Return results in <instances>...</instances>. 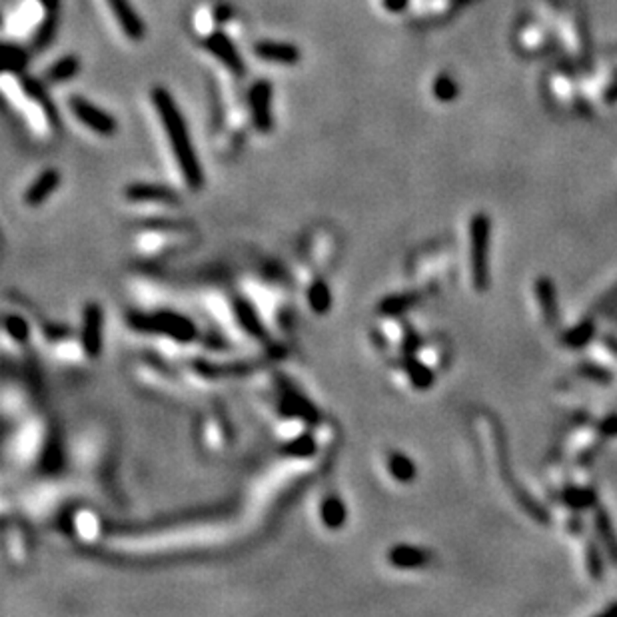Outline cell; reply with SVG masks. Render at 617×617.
<instances>
[{
  "label": "cell",
  "instance_id": "5",
  "mask_svg": "<svg viewBox=\"0 0 617 617\" xmlns=\"http://www.w3.org/2000/svg\"><path fill=\"white\" fill-rule=\"evenodd\" d=\"M594 527H596L597 542L602 544V547L607 553V560H610V563H613V566L617 568V532H615L610 511L602 506H597L594 510Z\"/></svg>",
  "mask_w": 617,
  "mask_h": 617
},
{
  "label": "cell",
  "instance_id": "19",
  "mask_svg": "<svg viewBox=\"0 0 617 617\" xmlns=\"http://www.w3.org/2000/svg\"><path fill=\"white\" fill-rule=\"evenodd\" d=\"M599 436L604 438H617V414H610L597 424Z\"/></svg>",
  "mask_w": 617,
  "mask_h": 617
},
{
  "label": "cell",
  "instance_id": "21",
  "mask_svg": "<svg viewBox=\"0 0 617 617\" xmlns=\"http://www.w3.org/2000/svg\"><path fill=\"white\" fill-rule=\"evenodd\" d=\"M604 344H605L607 350H610V352L615 356V358H617V338H615V336H605V338H604Z\"/></svg>",
  "mask_w": 617,
  "mask_h": 617
},
{
  "label": "cell",
  "instance_id": "15",
  "mask_svg": "<svg viewBox=\"0 0 617 617\" xmlns=\"http://www.w3.org/2000/svg\"><path fill=\"white\" fill-rule=\"evenodd\" d=\"M210 48L216 52V55H219L222 60H226V63H228V66L232 68V71H244V68H242V63H240V58L236 56V52H234V48H232V45H230V42L228 40H226V39H222V37H214L212 40H210Z\"/></svg>",
  "mask_w": 617,
  "mask_h": 617
},
{
  "label": "cell",
  "instance_id": "18",
  "mask_svg": "<svg viewBox=\"0 0 617 617\" xmlns=\"http://www.w3.org/2000/svg\"><path fill=\"white\" fill-rule=\"evenodd\" d=\"M266 102H268V89L262 84L254 89V99H252V104H254V116L258 120V124H266Z\"/></svg>",
  "mask_w": 617,
  "mask_h": 617
},
{
  "label": "cell",
  "instance_id": "17",
  "mask_svg": "<svg viewBox=\"0 0 617 617\" xmlns=\"http://www.w3.org/2000/svg\"><path fill=\"white\" fill-rule=\"evenodd\" d=\"M76 68H78V63L74 58H63L60 63H56L55 66L50 68V73H48V78L50 81H66V78H71L74 73H76Z\"/></svg>",
  "mask_w": 617,
  "mask_h": 617
},
{
  "label": "cell",
  "instance_id": "1",
  "mask_svg": "<svg viewBox=\"0 0 617 617\" xmlns=\"http://www.w3.org/2000/svg\"><path fill=\"white\" fill-rule=\"evenodd\" d=\"M152 100H154L156 112H159L162 118L164 130H167L168 142L172 146L174 156H176V160L180 164L182 174H184L188 184H193L194 188L200 186V182H202V174H200L194 149H193V144H190L184 118H182L176 104H174L170 94L164 89H154Z\"/></svg>",
  "mask_w": 617,
  "mask_h": 617
},
{
  "label": "cell",
  "instance_id": "11",
  "mask_svg": "<svg viewBox=\"0 0 617 617\" xmlns=\"http://www.w3.org/2000/svg\"><path fill=\"white\" fill-rule=\"evenodd\" d=\"M607 561L610 560H607V553L602 547V544L589 540L586 544V570L589 573V578L597 581L604 579Z\"/></svg>",
  "mask_w": 617,
  "mask_h": 617
},
{
  "label": "cell",
  "instance_id": "13",
  "mask_svg": "<svg viewBox=\"0 0 617 617\" xmlns=\"http://www.w3.org/2000/svg\"><path fill=\"white\" fill-rule=\"evenodd\" d=\"M578 372L584 376L586 380L589 381H594V384H599V386H610L613 384V372L612 370H607L604 366H599V364H594V362H584V364H579V368Z\"/></svg>",
  "mask_w": 617,
  "mask_h": 617
},
{
  "label": "cell",
  "instance_id": "14",
  "mask_svg": "<svg viewBox=\"0 0 617 617\" xmlns=\"http://www.w3.org/2000/svg\"><path fill=\"white\" fill-rule=\"evenodd\" d=\"M390 472L399 482H412L416 477V466L407 456L392 454V458H390Z\"/></svg>",
  "mask_w": 617,
  "mask_h": 617
},
{
  "label": "cell",
  "instance_id": "7",
  "mask_svg": "<svg viewBox=\"0 0 617 617\" xmlns=\"http://www.w3.org/2000/svg\"><path fill=\"white\" fill-rule=\"evenodd\" d=\"M260 56L268 63L276 64H296L298 63V48L292 45H282V42H262L254 48Z\"/></svg>",
  "mask_w": 617,
  "mask_h": 617
},
{
  "label": "cell",
  "instance_id": "16",
  "mask_svg": "<svg viewBox=\"0 0 617 617\" xmlns=\"http://www.w3.org/2000/svg\"><path fill=\"white\" fill-rule=\"evenodd\" d=\"M407 373H410L412 384L418 390H428L433 384V372L420 360H410V364H407Z\"/></svg>",
  "mask_w": 617,
  "mask_h": 617
},
{
  "label": "cell",
  "instance_id": "8",
  "mask_svg": "<svg viewBox=\"0 0 617 617\" xmlns=\"http://www.w3.org/2000/svg\"><path fill=\"white\" fill-rule=\"evenodd\" d=\"M107 3L112 8V13H115L120 29H123L128 37L141 39L142 37V24H141V21H138V16L134 14L133 6H130L126 0H107Z\"/></svg>",
  "mask_w": 617,
  "mask_h": 617
},
{
  "label": "cell",
  "instance_id": "10",
  "mask_svg": "<svg viewBox=\"0 0 617 617\" xmlns=\"http://www.w3.org/2000/svg\"><path fill=\"white\" fill-rule=\"evenodd\" d=\"M596 321L594 320H581L578 326L570 328L568 332L561 334V344L570 347V350H581L596 338Z\"/></svg>",
  "mask_w": 617,
  "mask_h": 617
},
{
  "label": "cell",
  "instance_id": "20",
  "mask_svg": "<svg viewBox=\"0 0 617 617\" xmlns=\"http://www.w3.org/2000/svg\"><path fill=\"white\" fill-rule=\"evenodd\" d=\"M568 526H570V532H573V534H581V529H584V524H581L579 516H571L568 521Z\"/></svg>",
  "mask_w": 617,
  "mask_h": 617
},
{
  "label": "cell",
  "instance_id": "3",
  "mask_svg": "<svg viewBox=\"0 0 617 617\" xmlns=\"http://www.w3.org/2000/svg\"><path fill=\"white\" fill-rule=\"evenodd\" d=\"M71 110H73V115L78 120H81V123L86 128L92 130V133H99L102 136H108V134H112L116 130L115 118H110L107 112L97 108V107H94V104H90L86 99L73 97L71 99Z\"/></svg>",
  "mask_w": 617,
  "mask_h": 617
},
{
  "label": "cell",
  "instance_id": "6",
  "mask_svg": "<svg viewBox=\"0 0 617 617\" xmlns=\"http://www.w3.org/2000/svg\"><path fill=\"white\" fill-rule=\"evenodd\" d=\"M560 498L563 506L576 511V514L586 510H596L599 506V493L594 485H570V488L561 492Z\"/></svg>",
  "mask_w": 617,
  "mask_h": 617
},
{
  "label": "cell",
  "instance_id": "2",
  "mask_svg": "<svg viewBox=\"0 0 617 617\" xmlns=\"http://www.w3.org/2000/svg\"><path fill=\"white\" fill-rule=\"evenodd\" d=\"M490 238L492 222L488 214L477 212L469 224V262H472V282L477 292L490 288Z\"/></svg>",
  "mask_w": 617,
  "mask_h": 617
},
{
  "label": "cell",
  "instance_id": "22",
  "mask_svg": "<svg viewBox=\"0 0 617 617\" xmlns=\"http://www.w3.org/2000/svg\"><path fill=\"white\" fill-rule=\"evenodd\" d=\"M599 617H617V602L604 607V610L599 612Z\"/></svg>",
  "mask_w": 617,
  "mask_h": 617
},
{
  "label": "cell",
  "instance_id": "4",
  "mask_svg": "<svg viewBox=\"0 0 617 617\" xmlns=\"http://www.w3.org/2000/svg\"><path fill=\"white\" fill-rule=\"evenodd\" d=\"M536 300L540 306L542 318L545 320L547 326H558L560 321V302L558 292H555V284L550 276H537L536 278Z\"/></svg>",
  "mask_w": 617,
  "mask_h": 617
},
{
  "label": "cell",
  "instance_id": "9",
  "mask_svg": "<svg viewBox=\"0 0 617 617\" xmlns=\"http://www.w3.org/2000/svg\"><path fill=\"white\" fill-rule=\"evenodd\" d=\"M390 561H392L394 566L404 568V570L422 568L430 561V553L422 550V547L398 545V547H394L392 553H390Z\"/></svg>",
  "mask_w": 617,
  "mask_h": 617
},
{
  "label": "cell",
  "instance_id": "12",
  "mask_svg": "<svg viewBox=\"0 0 617 617\" xmlns=\"http://www.w3.org/2000/svg\"><path fill=\"white\" fill-rule=\"evenodd\" d=\"M56 186H58V174H56V172H52V170L45 172V174H42V176L30 186L29 194H26V202L32 204V206L40 204L42 200H47L52 193H55Z\"/></svg>",
  "mask_w": 617,
  "mask_h": 617
}]
</instances>
